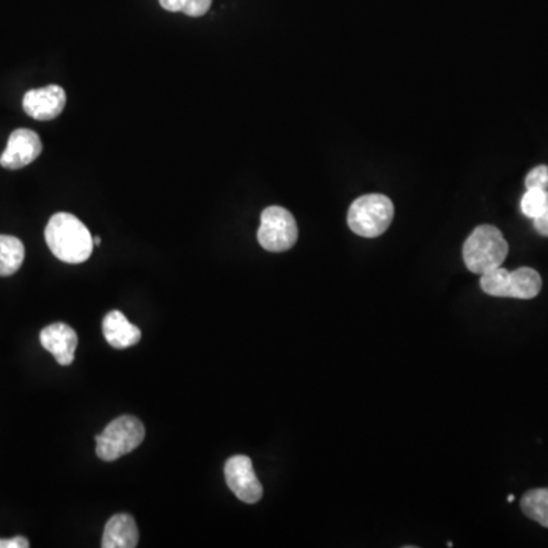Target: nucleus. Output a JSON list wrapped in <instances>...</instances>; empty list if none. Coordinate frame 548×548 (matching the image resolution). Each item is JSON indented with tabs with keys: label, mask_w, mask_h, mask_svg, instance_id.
Wrapping results in <instances>:
<instances>
[{
	"label": "nucleus",
	"mask_w": 548,
	"mask_h": 548,
	"mask_svg": "<svg viewBox=\"0 0 548 548\" xmlns=\"http://www.w3.org/2000/svg\"><path fill=\"white\" fill-rule=\"evenodd\" d=\"M395 206L383 194H369L357 198L348 212L349 229L363 238H378L393 221Z\"/></svg>",
	"instance_id": "nucleus-3"
},
{
	"label": "nucleus",
	"mask_w": 548,
	"mask_h": 548,
	"mask_svg": "<svg viewBox=\"0 0 548 548\" xmlns=\"http://www.w3.org/2000/svg\"><path fill=\"white\" fill-rule=\"evenodd\" d=\"M533 226H535V230L539 235L548 236V211H545L544 214L535 218V220H533Z\"/></svg>",
	"instance_id": "nucleus-19"
},
{
	"label": "nucleus",
	"mask_w": 548,
	"mask_h": 548,
	"mask_svg": "<svg viewBox=\"0 0 548 548\" xmlns=\"http://www.w3.org/2000/svg\"><path fill=\"white\" fill-rule=\"evenodd\" d=\"M159 2L162 8L171 11V13H182L183 5H185V0H159Z\"/></svg>",
	"instance_id": "nucleus-20"
},
{
	"label": "nucleus",
	"mask_w": 548,
	"mask_h": 548,
	"mask_svg": "<svg viewBox=\"0 0 548 548\" xmlns=\"http://www.w3.org/2000/svg\"><path fill=\"white\" fill-rule=\"evenodd\" d=\"M509 253V244L498 227L482 224L475 227L463 244V261L471 273L483 274L501 267Z\"/></svg>",
	"instance_id": "nucleus-2"
},
{
	"label": "nucleus",
	"mask_w": 548,
	"mask_h": 548,
	"mask_svg": "<svg viewBox=\"0 0 548 548\" xmlns=\"http://www.w3.org/2000/svg\"><path fill=\"white\" fill-rule=\"evenodd\" d=\"M93 244H95V246H99V244H101V238H99V236H95V238H93Z\"/></svg>",
	"instance_id": "nucleus-21"
},
{
	"label": "nucleus",
	"mask_w": 548,
	"mask_h": 548,
	"mask_svg": "<svg viewBox=\"0 0 548 548\" xmlns=\"http://www.w3.org/2000/svg\"><path fill=\"white\" fill-rule=\"evenodd\" d=\"M46 244L52 255L66 264H81L92 256L93 236L75 215L60 212L49 220L45 230Z\"/></svg>",
	"instance_id": "nucleus-1"
},
{
	"label": "nucleus",
	"mask_w": 548,
	"mask_h": 548,
	"mask_svg": "<svg viewBox=\"0 0 548 548\" xmlns=\"http://www.w3.org/2000/svg\"><path fill=\"white\" fill-rule=\"evenodd\" d=\"M144 439V424L134 416H121L96 436V454L104 462H113L136 450Z\"/></svg>",
	"instance_id": "nucleus-5"
},
{
	"label": "nucleus",
	"mask_w": 548,
	"mask_h": 548,
	"mask_svg": "<svg viewBox=\"0 0 548 548\" xmlns=\"http://www.w3.org/2000/svg\"><path fill=\"white\" fill-rule=\"evenodd\" d=\"M224 477L230 491L247 504H255L264 495V488L255 474L253 462L247 456L230 457L224 466Z\"/></svg>",
	"instance_id": "nucleus-7"
},
{
	"label": "nucleus",
	"mask_w": 548,
	"mask_h": 548,
	"mask_svg": "<svg viewBox=\"0 0 548 548\" xmlns=\"http://www.w3.org/2000/svg\"><path fill=\"white\" fill-rule=\"evenodd\" d=\"M299 238L293 214L281 206H270L261 215L258 241L267 252L281 253L290 250Z\"/></svg>",
	"instance_id": "nucleus-6"
},
{
	"label": "nucleus",
	"mask_w": 548,
	"mask_h": 548,
	"mask_svg": "<svg viewBox=\"0 0 548 548\" xmlns=\"http://www.w3.org/2000/svg\"><path fill=\"white\" fill-rule=\"evenodd\" d=\"M25 261V246L16 236L0 235V276H11Z\"/></svg>",
	"instance_id": "nucleus-13"
},
{
	"label": "nucleus",
	"mask_w": 548,
	"mask_h": 548,
	"mask_svg": "<svg viewBox=\"0 0 548 548\" xmlns=\"http://www.w3.org/2000/svg\"><path fill=\"white\" fill-rule=\"evenodd\" d=\"M526 189H548V166L533 168L526 177Z\"/></svg>",
	"instance_id": "nucleus-16"
},
{
	"label": "nucleus",
	"mask_w": 548,
	"mask_h": 548,
	"mask_svg": "<svg viewBox=\"0 0 548 548\" xmlns=\"http://www.w3.org/2000/svg\"><path fill=\"white\" fill-rule=\"evenodd\" d=\"M40 343L46 351L54 355L61 366L74 363L78 346V335L66 323H52L40 332Z\"/></svg>",
	"instance_id": "nucleus-10"
},
{
	"label": "nucleus",
	"mask_w": 548,
	"mask_h": 548,
	"mask_svg": "<svg viewBox=\"0 0 548 548\" xmlns=\"http://www.w3.org/2000/svg\"><path fill=\"white\" fill-rule=\"evenodd\" d=\"M513 500H515V497H513V495H509V497H507V501H509V503H512Z\"/></svg>",
	"instance_id": "nucleus-22"
},
{
	"label": "nucleus",
	"mask_w": 548,
	"mask_h": 548,
	"mask_svg": "<svg viewBox=\"0 0 548 548\" xmlns=\"http://www.w3.org/2000/svg\"><path fill=\"white\" fill-rule=\"evenodd\" d=\"M28 539L23 536H16L11 539H0V548H28Z\"/></svg>",
	"instance_id": "nucleus-18"
},
{
	"label": "nucleus",
	"mask_w": 548,
	"mask_h": 548,
	"mask_svg": "<svg viewBox=\"0 0 548 548\" xmlns=\"http://www.w3.org/2000/svg\"><path fill=\"white\" fill-rule=\"evenodd\" d=\"M102 332L107 343L115 349H127L137 345L142 338L141 329L134 326L121 311H110L104 322Z\"/></svg>",
	"instance_id": "nucleus-11"
},
{
	"label": "nucleus",
	"mask_w": 548,
	"mask_h": 548,
	"mask_svg": "<svg viewBox=\"0 0 548 548\" xmlns=\"http://www.w3.org/2000/svg\"><path fill=\"white\" fill-rule=\"evenodd\" d=\"M480 285L489 296L529 300L541 293L542 279L541 274L530 267L515 271L497 267L482 274Z\"/></svg>",
	"instance_id": "nucleus-4"
},
{
	"label": "nucleus",
	"mask_w": 548,
	"mask_h": 548,
	"mask_svg": "<svg viewBox=\"0 0 548 548\" xmlns=\"http://www.w3.org/2000/svg\"><path fill=\"white\" fill-rule=\"evenodd\" d=\"M521 211L532 220L548 211L547 189H527L523 200H521Z\"/></svg>",
	"instance_id": "nucleus-15"
},
{
	"label": "nucleus",
	"mask_w": 548,
	"mask_h": 548,
	"mask_svg": "<svg viewBox=\"0 0 548 548\" xmlns=\"http://www.w3.org/2000/svg\"><path fill=\"white\" fill-rule=\"evenodd\" d=\"M66 107V92L60 86H46L29 90L23 96V110L37 121H52L63 113Z\"/></svg>",
	"instance_id": "nucleus-9"
},
{
	"label": "nucleus",
	"mask_w": 548,
	"mask_h": 548,
	"mask_svg": "<svg viewBox=\"0 0 548 548\" xmlns=\"http://www.w3.org/2000/svg\"><path fill=\"white\" fill-rule=\"evenodd\" d=\"M212 0H185L182 13L189 17H201L208 13Z\"/></svg>",
	"instance_id": "nucleus-17"
},
{
	"label": "nucleus",
	"mask_w": 548,
	"mask_h": 548,
	"mask_svg": "<svg viewBox=\"0 0 548 548\" xmlns=\"http://www.w3.org/2000/svg\"><path fill=\"white\" fill-rule=\"evenodd\" d=\"M43 144L36 131L20 130L13 131L8 139L7 148L0 156V166L16 171L25 168L29 163L34 162L42 154Z\"/></svg>",
	"instance_id": "nucleus-8"
},
{
	"label": "nucleus",
	"mask_w": 548,
	"mask_h": 548,
	"mask_svg": "<svg viewBox=\"0 0 548 548\" xmlns=\"http://www.w3.org/2000/svg\"><path fill=\"white\" fill-rule=\"evenodd\" d=\"M521 510L527 518L548 529V488L526 492L521 500Z\"/></svg>",
	"instance_id": "nucleus-14"
},
{
	"label": "nucleus",
	"mask_w": 548,
	"mask_h": 548,
	"mask_svg": "<svg viewBox=\"0 0 548 548\" xmlns=\"http://www.w3.org/2000/svg\"><path fill=\"white\" fill-rule=\"evenodd\" d=\"M139 541L136 521L127 513L110 518L102 536V548H134Z\"/></svg>",
	"instance_id": "nucleus-12"
}]
</instances>
